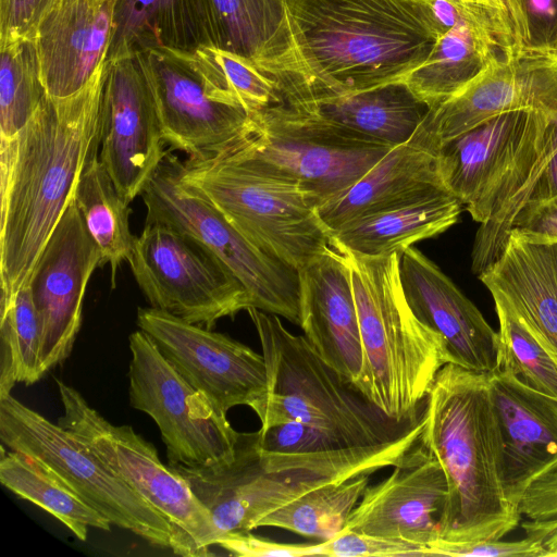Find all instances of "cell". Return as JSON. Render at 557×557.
Returning a JSON list of instances; mask_svg holds the SVG:
<instances>
[{
  "label": "cell",
  "instance_id": "obj_28",
  "mask_svg": "<svg viewBox=\"0 0 557 557\" xmlns=\"http://www.w3.org/2000/svg\"><path fill=\"white\" fill-rule=\"evenodd\" d=\"M461 202L447 189L358 216L331 233V247L363 257L401 255L457 223Z\"/></svg>",
  "mask_w": 557,
  "mask_h": 557
},
{
  "label": "cell",
  "instance_id": "obj_20",
  "mask_svg": "<svg viewBox=\"0 0 557 557\" xmlns=\"http://www.w3.org/2000/svg\"><path fill=\"white\" fill-rule=\"evenodd\" d=\"M446 497L444 470L420 442L387 478L366 487L344 530L429 547L441 537Z\"/></svg>",
  "mask_w": 557,
  "mask_h": 557
},
{
  "label": "cell",
  "instance_id": "obj_12",
  "mask_svg": "<svg viewBox=\"0 0 557 557\" xmlns=\"http://www.w3.org/2000/svg\"><path fill=\"white\" fill-rule=\"evenodd\" d=\"M129 404L160 430L169 465L210 467L231 461L240 433L191 386L141 330L128 338Z\"/></svg>",
  "mask_w": 557,
  "mask_h": 557
},
{
  "label": "cell",
  "instance_id": "obj_35",
  "mask_svg": "<svg viewBox=\"0 0 557 557\" xmlns=\"http://www.w3.org/2000/svg\"><path fill=\"white\" fill-rule=\"evenodd\" d=\"M46 95L34 39L0 45V143L16 136Z\"/></svg>",
  "mask_w": 557,
  "mask_h": 557
},
{
  "label": "cell",
  "instance_id": "obj_31",
  "mask_svg": "<svg viewBox=\"0 0 557 557\" xmlns=\"http://www.w3.org/2000/svg\"><path fill=\"white\" fill-rule=\"evenodd\" d=\"M205 41L190 0H116L106 61L152 50L194 51Z\"/></svg>",
  "mask_w": 557,
  "mask_h": 557
},
{
  "label": "cell",
  "instance_id": "obj_21",
  "mask_svg": "<svg viewBox=\"0 0 557 557\" xmlns=\"http://www.w3.org/2000/svg\"><path fill=\"white\" fill-rule=\"evenodd\" d=\"M399 281L410 310L444 341L448 363L485 374L497 370L498 332L438 265L410 247L400 255Z\"/></svg>",
  "mask_w": 557,
  "mask_h": 557
},
{
  "label": "cell",
  "instance_id": "obj_29",
  "mask_svg": "<svg viewBox=\"0 0 557 557\" xmlns=\"http://www.w3.org/2000/svg\"><path fill=\"white\" fill-rule=\"evenodd\" d=\"M282 102L391 147L408 140L430 111L404 82L351 94H324Z\"/></svg>",
  "mask_w": 557,
  "mask_h": 557
},
{
  "label": "cell",
  "instance_id": "obj_46",
  "mask_svg": "<svg viewBox=\"0 0 557 557\" xmlns=\"http://www.w3.org/2000/svg\"><path fill=\"white\" fill-rule=\"evenodd\" d=\"M511 231L537 238L557 240V197L522 208L512 221Z\"/></svg>",
  "mask_w": 557,
  "mask_h": 557
},
{
  "label": "cell",
  "instance_id": "obj_36",
  "mask_svg": "<svg viewBox=\"0 0 557 557\" xmlns=\"http://www.w3.org/2000/svg\"><path fill=\"white\" fill-rule=\"evenodd\" d=\"M41 332L29 285L0 301V396L16 383L33 384L42 377L39 366Z\"/></svg>",
  "mask_w": 557,
  "mask_h": 557
},
{
  "label": "cell",
  "instance_id": "obj_26",
  "mask_svg": "<svg viewBox=\"0 0 557 557\" xmlns=\"http://www.w3.org/2000/svg\"><path fill=\"white\" fill-rule=\"evenodd\" d=\"M478 277L557 360V240L511 231L498 258Z\"/></svg>",
  "mask_w": 557,
  "mask_h": 557
},
{
  "label": "cell",
  "instance_id": "obj_48",
  "mask_svg": "<svg viewBox=\"0 0 557 557\" xmlns=\"http://www.w3.org/2000/svg\"><path fill=\"white\" fill-rule=\"evenodd\" d=\"M507 12L513 30L516 47H520L525 36L524 18L521 0H498Z\"/></svg>",
  "mask_w": 557,
  "mask_h": 557
},
{
  "label": "cell",
  "instance_id": "obj_15",
  "mask_svg": "<svg viewBox=\"0 0 557 557\" xmlns=\"http://www.w3.org/2000/svg\"><path fill=\"white\" fill-rule=\"evenodd\" d=\"M137 325L218 411L227 414L236 406L251 408L267 394L263 355L245 344L152 307L138 308Z\"/></svg>",
  "mask_w": 557,
  "mask_h": 557
},
{
  "label": "cell",
  "instance_id": "obj_22",
  "mask_svg": "<svg viewBox=\"0 0 557 557\" xmlns=\"http://www.w3.org/2000/svg\"><path fill=\"white\" fill-rule=\"evenodd\" d=\"M503 445V484L518 508L528 488L557 471V400L503 370L488 374Z\"/></svg>",
  "mask_w": 557,
  "mask_h": 557
},
{
  "label": "cell",
  "instance_id": "obj_40",
  "mask_svg": "<svg viewBox=\"0 0 557 557\" xmlns=\"http://www.w3.org/2000/svg\"><path fill=\"white\" fill-rule=\"evenodd\" d=\"M519 512L529 520L522 523L527 535L541 542L546 557H557V471L528 488Z\"/></svg>",
  "mask_w": 557,
  "mask_h": 557
},
{
  "label": "cell",
  "instance_id": "obj_3",
  "mask_svg": "<svg viewBox=\"0 0 557 557\" xmlns=\"http://www.w3.org/2000/svg\"><path fill=\"white\" fill-rule=\"evenodd\" d=\"M421 445L441 463L447 497L441 539L500 540L521 515L506 497L503 445L488 374L446 363L423 403Z\"/></svg>",
  "mask_w": 557,
  "mask_h": 557
},
{
  "label": "cell",
  "instance_id": "obj_11",
  "mask_svg": "<svg viewBox=\"0 0 557 557\" xmlns=\"http://www.w3.org/2000/svg\"><path fill=\"white\" fill-rule=\"evenodd\" d=\"M128 264L150 307L211 329L252 307L244 285L207 249L173 227L146 221Z\"/></svg>",
  "mask_w": 557,
  "mask_h": 557
},
{
  "label": "cell",
  "instance_id": "obj_23",
  "mask_svg": "<svg viewBox=\"0 0 557 557\" xmlns=\"http://www.w3.org/2000/svg\"><path fill=\"white\" fill-rule=\"evenodd\" d=\"M116 0H57L40 20L34 41L47 94L81 91L103 67Z\"/></svg>",
  "mask_w": 557,
  "mask_h": 557
},
{
  "label": "cell",
  "instance_id": "obj_2",
  "mask_svg": "<svg viewBox=\"0 0 557 557\" xmlns=\"http://www.w3.org/2000/svg\"><path fill=\"white\" fill-rule=\"evenodd\" d=\"M103 67L73 96L46 95L16 136L0 143V301L29 285L40 253L98 149Z\"/></svg>",
  "mask_w": 557,
  "mask_h": 557
},
{
  "label": "cell",
  "instance_id": "obj_6",
  "mask_svg": "<svg viewBox=\"0 0 557 557\" xmlns=\"http://www.w3.org/2000/svg\"><path fill=\"white\" fill-rule=\"evenodd\" d=\"M182 175L246 238L296 270L331 247L309 193L237 146L216 157L187 159Z\"/></svg>",
  "mask_w": 557,
  "mask_h": 557
},
{
  "label": "cell",
  "instance_id": "obj_37",
  "mask_svg": "<svg viewBox=\"0 0 557 557\" xmlns=\"http://www.w3.org/2000/svg\"><path fill=\"white\" fill-rule=\"evenodd\" d=\"M199 66L216 96L252 117L282 101L277 82L251 62L212 46L195 50Z\"/></svg>",
  "mask_w": 557,
  "mask_h": 557
},
{
  "label": "cell",
  "instance_id": "obj_38",
  "mask_svg": "<svg viewBox=\"0 0 557 557\" xmlns=\"http://www.w3.org/2000/svg\"><path fill=\"white\" fill-rule=\"evenodd\" d=\"M499 321L498 370L557 400V360L502 299L493 297Z\"/></svg>",
  "mask_w": 557,
  "mask_h": 557
},
{
  "label": "cell",
  "instance_id": "obj_39",
  "mask_svg": "<svg viewBox=\"0 0 557 557\" xmlns=\"http://www.w3.org/2000/svg\"><path fill=\"white\" fill-rule=\"evenodd\" d=\"M258 432L259 446L262 451L269 454L333 458L362 449L346 447L300 422H286L265 430L260 429Z\"/></svg>",
  "mask_w": 557,
  "mask_h": 557
},
{
  "label": "cell",
  "instance_id": "obj_43",
  "mask_svg": "<svg viewBox=\"0 0 557 557\" xmlns=\"http://www.w3.org/2000/svg\"><path fill=\"white\" fill-rule=\"evenodd\" d=\"M525 36L519 48L557 53V0H521Z\"/></svg>",
  "mask_w": 557,
  "mask_h": 557
},
{
  "label": "cell",
  "instance_id": "obj_16",
  "mask_svg": "<svg viewBox=\"0 0 557 557\" xmlns=\"http://www.w3.org/2000/svg\"><path fill=\"white\" fill-rule=\"evenodd\" d=\"M144 61H106L99 107V159L127 203L140 196L165 152Z\"/></svg>",
  "mask_w": 557,
  "mask_h": 557
},
{
  "label": "cell",
  "instance_id": "obj_19",
  "mask_svg": "<svg viewBox=\"0 0 557 557\" xmlns=\"http://www.w3.org/2000/svg\"><path fill=\"white\" fill-rule=\"evenodd\" d=\"M517 110L557 114V53L513 47L459 94L430 109V116L444 143Z\"/></svg>",
  "mask_w": 557,
  "mask_h": 557
},
{
  "label": "cell",
  "instance_id": "obj_34",
  "mask_svg": "<svg viewBox=\"0 0 557 557\" xmlns=\"http://www.w3.org/2000/svg\"><path fill=\"white\" fill-rule=\"evenodd\" d=\"M371 473L315 487L260 520V527H274L326 541L342 532L369 485Z\"/></svg>",
  "mask_w": 557,
  "mask_h": 557
},
{
  "label": "cell",
  "instance_id": "obj_4",
  "mask_svg": "<svg viewBox=\"0 0 557 557\" xmlns=\"http://www.w3.org/2000/svg\"><path fill=\"white\" fill-rule=\"evenodd\" d=\"M247 312L268 369V392L251 407L260 429L300 422L356 448L420 441L423 409L403 422L389 418L324 361L305 335L290 333L278 315L253 307Z\"/></svg>",
  "mask_w": 557,
  "mask_h": 557
},
{
  "label": "cell",
  "instance_id": "obj_18",
  "mask_svg": "<svg viewBox=\"0 0 557 557\" xmlns=\"http://www.w3.org/2000/svg\"><path fill=\"white\" fill-rule=\"evenodd\" d=\"M546 115L530 110L500 113L441 144L445 186L479 224L491 218Z\"/></svg>",
  "mask_w": 557,
  "mask_h": 557
},
{
  "label": "cell",
  "instance_id": "obj_8",
  "mask_svg": "<svg viewBox=\"0 0 557 557\" xmlns=\"http://www.w3.org/2000/svg\"><path fill=\"white\" fill-rule=\"evenodd\" d=\"M0 440L53 471L111 524L174 552L168 520L122 481L81 438L26 407L11 394L0 396Z\"/></svg>",
  "mask_w": 557,
  "mask_h": 557
},
{
  "label": "cell",
  "instance_id": "obj_13",
  "mask_svg": "<svg viewBox=\"0 0 557 557\" xmlns=\"http://www.w3.org/2000/svg\"><path fill=\"white\" fill-rule=\"evenodd\" d=\"M188 483L210 516L213 544L249 532L261 519L315 487L360 474L339 469L272 467L259 433H240L234 458L210 467L170 465Z\"/></svg>",
  "mask_w": 557,
  "mask_h": 557
},
{
  "label": "cell",
  "instance_id": "obj_14",
  "mask_svg": "<svg viewBox=\"0 0 557 557\" xmlns=\"http://www.w3.org/2000/svg\"><path fill=\"white\" fill-rule=\"evenodd\" d=\"M140 57L153 91L162 137L171 150L184 151L190 160H202L251 136L252 116L215 95L195 50L160 49Z\"/></svg>",
  "mask_w": 557,
  "mask_h": 557
},
{
  "label": "cell",
  "instance_id": "obj_32",
  "mask_svg": "<svg viewBox=\"0 0 557 557\" xmlns=\"http://www.w3.org/2000/svg\"><path fill=\"white\" fill-rule=\"evenodd\" d=\"M96 149L86 163L74 190L84 223L101 251V267L109 265L112 287L117 269L128 261L134 242L129 228V203L119 193Z\"/></svg>",
  "mask_w": 557,
  "mask_h": 557
},
{
  "label": "cell",
  "instance_id": "obj_27",
  "mask_svg": "<svg viewBox=\"0 0 557 557\" xmlns=\"http://www.w3.org/2000/svg\"><path fill=\"white\" fill-rule=\"evenodd\" d=\"M205 46L236 54L283 85L293 73L283 0H190Z\"/></svg>",
  "mask_w": 557,
  "mask_h": 557
},
{
  "label": "cell",
  "instance_id": "obj_1",
  "mask_svg": "<svg viewBox=\"0 0 557 557\" xmlns=\"http://www.w3.org/2000/svg\"><path fill=\"white\" fill-rule=\"evenodd\" d=\"M293 73L282 99L404 82L445 33L433 0H283Z\"/></svg>",
  "mask_w": 557,
  "mask_h": 557
},
{
  "label": "cell",
  "instance_id": "obj_24",
  "mask_svg": "<svg viewBox=\"0 0 557 557\" xmlns=\"http://www.w3.org/2000/svg\"><path fill=\"white\" fill-rule=\"evenodd\" d=\"M298 273L299 326L305 337L324 361L356 385L363 350L346 255L330 247Z\"/></svg>",
  "mask_w": 557,
  "mask_h": 557
},
{
  "label": "cell",
  "instance_id": "obj_42",
  "mask_svg": "<svg viewBox=\"0 0 557 557\" xmlns=\"http://www.w3.org/2000/svg\"><path fill=\"white\" fill-rule=\"evenodd\" d=\"M431 556H465V557H546L541 542L525 536L515 542L500 540L448 541L438 539L430 546Z\"/></svg>",
  "mask_w": 557,
  "mask_h": 557
},
{
  "label": "cell",
  "instance_id": "obj_41",
  "mask_svg": "<svg viewBox=\"0 0 557 557\" xmlns=\"http://www.w3.org/2000/svg\"><path fill=\"white\" fill-rule=\"evenodd\" d=\"M318 556L413 557L431 556V553L424 545L343 530L334 537L318 543Z\"/></svg>",
  "mask_w": 557,
  "mask_h": 557
},
{
  "label": "cell",
  "instance_id": "obj_44",
  "mask_svg": "<svg viewBox=\"0 0 557 557\" xmlns=\"http://www.w3.org/2000/svg\"><path fill=\"white\" fill-rule=\"evenodd\" d=\"M57 0H0V45L34 39L37 26Z\"/></svg>",
  "mask_w": 557,
  "mask_h": 557
},
{
  "label": "cell",
  "instance_id": "obj_5",
  "mask_svg": "<svg viewBox=\"0 0 557 557\" xmlns=\"http://www.w3.org/2000/svg\"><path fill=\"white\" fill-rule=\"evenodd\" d=\"M346 255L363 350L356 386L399 422L422 412L429 389L449 362L442 337L410 310L399 281V253Z\"/></svg>",
  "mask_w": 557,
  "mask_h": 557
},
{
  "label": "cell",
  "instance_id": "obj_9",
  "mask_svg": "<svg viewBox=\"0 0 557 557\" xmlns=\"http://www.w3.org/2000/svg\"><path fill=\"white\" fill-rule=\"evenodd\" d=\"M63 414L58 424L81 438L122 481L170 523L174 554L210 555L213 530L210 516L186 480L159 458L154 446L129 425L106 420L72 386L57 380Z\"/></svg>",
  "mask_w": 557,
  "mask_h": 557
},
{
  "label": "cell",
  "instance_id": "obj_7",
  "mask_svg": "<svg viewBox=\"0 0 557 557\" xmlns=\"http://www.w3.org/2000/svg\"><path fill=\"white\" fill-rule=\"evenodd\" d=\"M183 161L166 150L145 186L146 221L166 224L197 242L247 289L253 308L299 325L298 270L260 249L182 175Z\"/></svg>",
  "mask_w": 557,
  "mask_h": 557
},
{
  "label": "cell",
  "instance_id": "obj_30",
  "mask_svg": "<svg viewBox=\"0 0 557 557\" xmlns=\"http://www.w3.org/2000/svg\"><path fill=\"white\" fill-rule=\"evenodd\" d=\"M513 47L512 33L461 23L438 38L428 60L404 83L433 109L459 94Z\"/></svg>",
  "mask_w": 557,
  "mask_h": 557
},
{
  "label": "cell",
  "instance_id": "obj_33",
  "mask_svg": "<svg viewBox=\"0 0 557 557\" xmlns=\"http://www.w3.org/2000/svg\"><path fill=\"white\" fill-rule=\"evenodd\" d=\"M0 482L55 517L81 541L89 528L110 531L111 522L86 504L64 481L37 459L1 444Z\"/></svg>",
  "mask_w": 557,
  "mask_h": 557
},
{
  "label": "cell",
  "instance_id": "obj_17",
  "mask_svg": "<svg viewBox=\"0 0 557 557\" xmlns=\"http://www.w3.org/2000/svg\"><path fill=\"white\" fill-rule=\"evenodd\" d=\"M101 251L73 198L50 235L32 273L29 287L38 314L40 373L71 354L82 324L88 282L101 267Z\"/></svg>",
  "mask_w": 557,
  "mask_h": 557
},
{
  "label": "cell",
  "instance_id": "obj_25",
  "mask_svg": "<svg viewBox=\"0 0 557 557\" xmlns=\"http://www.w3.org/2000/svg\"><path fill=\"white\" fill-rule=\"evenodd\" d=\"M441 144L429 111L408 140L393 147L345 194L318 209L330 233L358 216L447 189L441 174Z\"/></svg>",
  "mask_w": 557,
  "mask_h": 557
},
{
  "label": "cell",
  "instance_id": "obj_49",
  "mask_svg": "<svg viewBox=\"0 0 557 557\" xmlns=\"http://www.w3.org/2000/svg\"><path fill=\"white\" fill-rule=\"evenodd\" d=\"M487 1L493 2V3H495V4H498V5H500V7L503 8V5L500 4V2H499L498 0H487ZM503 9H504V8H503ZM504 10H505V9H504Z\"/></svg>",
  "mask_w": 557,
  "mask_h": 557
},
{
  "label": "cell",
  "instance_id": "obj_45",
  "mask_svg": "<svg viewBox=\"0 0 557 557\" xmlns=\"http://www.w3.org/2000/svg\"><path fill=\"white\" fill-rule=\"evenodd\" d=\"M216 545L240 557L318 556V543H278L257 536L250 531L226 535Z\"/></svg>",
  "mask_w": 557,
  "mask_h": 557
},
{
  "label": "cell",
  "instance_id": "obj_10",
  "mask_svg": "<svg viewBox=\"0 0 557 557\" xmlns=\"http://www.w3.org/2000/svg\"><path fill=\"white\" fill-rule=\"evenodd\" d=\"M253 119V132L237 147L296 180L317 208L337 199L393 147L278 102Z\"/></svg>",
  "mask_w": 557,
  "mask_h": 557
},
{
  "label": "cell",
  "instance_id": "obj_47",
  "mask_svg": "<svg viewBox=\"0 0 557 557\" xmlns=\"http://www.w3.org/2000/svg\"><path fill=\"white\" fill-rule=\"evenodd\" d=\"M555 197H557V151L527 191L520 210L527 206L539 205Z\"/></svg>",
  "mask_w": 557,
  "mask_h": 557
}]
</instances>
